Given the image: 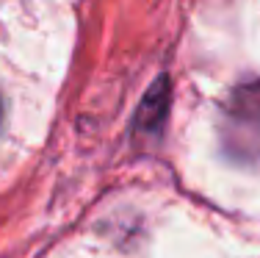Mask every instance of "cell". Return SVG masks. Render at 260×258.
<instances>
[{
  "label": "cell",
  "mask_w": 260,
  "mask_h": 258,
  "mask_svg": "<svg viewBox=\"0 0 260 258\" xmlns=\"http://www.w3.org/2000/svg\"><path fill=\"white\" fill-rule=\"evenodd\" d=\"M224 142L238 158L260 156V89H241L224 122Z\"/></svg>",
  "instance_id": "cell-1"
},
{
  "label": "cell",
  "mask_w": 260,
  "mask_h": 258,
  "mask_svg": "<svg viewBox=\"0 0 260 258\" xmlns=\"http://www.w3.org/2000/svg\"><path fill=\"white\" fill-rule=\"evenodd\" d=\"M0 120H3V100H0Z\"/></svg>",
  "instance_id": "cell-2"
}]
</instances>
